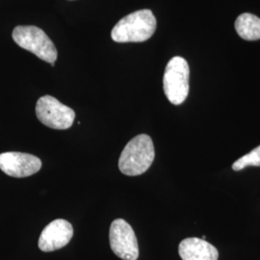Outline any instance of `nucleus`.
Returning a JSON list of instances; mask_svg holds the SVG:
<instances>
[{"mask_svg": "<svg viewBox=\"0 0 260 260\" xmlns=\"http://www.w3.org/2000/svg\"><path fill=\"white\" fill-rule=\"evenodd\" d=\"M156 30V19L149 9L139 10L118 21L111 31L117 43H141L149 40Z\"/></svg>", "mask_w": 260, "mask_h": 260, "instance_id": "obj_1", "label": "nucleus"}, {"mask_svg": "<svg viewBox=\"0 0 260 260\" xmlns=\"http://www.w3.org/2000/svg\"><path fill=\"white\" fill-rule=\"evenodd\" d=\"M155 156L153 142L149 135L140 134L130 140L121 151L119 169L123 175L135 177L146 173Z\"/></svg>", "mask_w": 260, "mask_h": 260, "instance_id": "obj_2", "label": "nucleus"}, {"mask_svg": "<svg viewBox=\"0 0 260 260\" xmlns=\"http://www.w3.org/2000/svg\"><path fill=\"white\" fill-rule=\"evenodd\" d=\"M13 39L19 47L54 67L58 55L57 49L53 42L41 28L33 25L17 26L13 31Z\"/></svg>", "mask_w": 260, "mask_h": 260, "instance_id": "obj_3", "label": "nucleus"}, {"mask_svg": "<svg viewBox=\"0 0 260 260\" xmlns=\"http://www.w3.org/2000/svg\"><path fill=\"white\" fill-rule=\"evenodd\" d=\"M190 69L184 58H172L165 69L163 88L169 102L179 105L185 102L189 93Z\"/></svg>", "mask_w": 260, "mask_h": 260, "instance_id": "obj_4", "label": "nucleus"}, {"mask_svg": "<svg viewBox=\"0 0 260 260\" xmlns=\"http://www.w3.org/2000/svg\"><path fill=\"white\" fill-rule=\"evenodd\" d=\"M36 115L39 121L52 129L70 128L75 118V111L72 108L51 95H45L39 99L36 104Z\"/></svg>", "mask_w": 260, "mask_h": 260, "instance_id": "obj_5", "label": "nucleus"}, {"mask_svg": "<svg viewBox=\"0 0 260 260\" xmlns=\"http://www.w3.org/2000/svg\"><path fill=\"white\" fill-rule=\"evenodd\" d=\"M109 240L112 251L123 260H137L139 247L135 233L123 219H116L110 225Z\"/></svg>", "mask_w": 260, "mask_h": 260, "instance_id": "obj_6", "label": "nucleus"}, {"mask_svg": "<svg viewBox=\"0 0 260 260\" xmlns=\"http://www.w3.org/2000/svg\"><path fill=\"white\" fill-rule=\"evenodd\" d=\"M41 168V159L32 154L16 151L0 154V170L10 177H30L38 173Z\"/></svg>", "mask_w": 260, "mask_h": 260, "instance_id": "obj_7", "label": "nucleus"}, {"mask_svg": "<svg viewBox=\"0 0 260 260\" xmlns=\"http://www.w3.org/2000/svg\"><path fill=\"white\" fill-rule=\"evenodd\" d=\"M74 236V229L71 223L64 219H57L48 223L41 233L39 238V248L43 251L60 250Z\"/></svg>", "mask_w": 260, "mask_h": 260, "instance_id": "obj_8", "label": "nucleus"}, {"mask_svg": "<svg viewBox=\"0 0 260 260\" xmlns=\"http://www.w3.org/2000/svg\"><path fill=\"white\" fill-rule=\"evenodd\" d=\"M178 252L182 260H218L219 251L205 240L186 238L180 242Z\"/></svg>", "mask_w": 260, "mask_h": 260, "instance_id": "obj_9", "label": "nucleus"}, {"mask_svg": "<svg viewBox=\"0 0 260 260\" xmlns=\"http://www.w3.org/2000/svg\"><path fill=\"white\" fill-rule=\"evenodd\" d=\"M235 29L243 40L257 41L260 39V19L250 13H244L236 19Z\"/></svg>", "mask_w": 260, "mask_h": 260, "instance_id": "obj_10", "label": "nucleus"}, {"mask_svg": "<svg viewBox=\"0 0 260 260\" xmlns=\"http://www.w3.org/2000/svg\"><path fill=\"white\" fill-rule=\"evenodd\" d=\"M249 166L260 167V146L252 149L250 153L245 154L233 163V171H241Z\"/></svg>", "mask_w": 260, "mask_h": 260, "instance_id": "obj_11", "label": "nucleus"}]
</instances>
